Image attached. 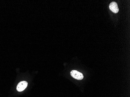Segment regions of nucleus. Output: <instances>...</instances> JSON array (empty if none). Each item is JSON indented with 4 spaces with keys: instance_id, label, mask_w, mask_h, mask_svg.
Returning <instances> with one entry per match:
<instances>
[{
    "instance_id": "nucleus-3",
    "label": "nucleus",
    "mask_w": 130,
    "mask_h": 97,
    "mask_svg": "<svg viewBox=\"0 0 130 97\" xmlns=\"http://www.w3.org/2000/svg\"><path fill=\"white\" fill-rule=\"evenodd\" d=\"M109 8L111 11L115 13H117L119 11L118 6L116 2H111L109 4Z\"/></svg>"
},
{
    "instance_id": "nucleus-1",
    "label": "nucleus",
    "mask_w": 130,
    "mask_h": 97,
    "mask_svg": "<svg viewBox=\"0 0 130 97\" xmlns=\"http://www.w3.org/2000/svg\"><path fill=\"white\" fill-rule=\"evenodd\" d=\"M71 75L73 78L78 80H82L84 77L82 73L75 70H73L71 71Z\"/></svg>"
},
{
    "instance_id": "nucleus-2",
    "label": "nucleus",
    "mask_w": 130,
    "mask_h": 97,
    "mask_svg": "<svg viewBox=\"0 0 130 97\" xmlns=\"http://www.w3.org/2000/svg\"><path fill=\"white\" fill-rule=\"evenodd\" d=\"M28 86V83L25 81H23L20 82L17 86V90L19 92L23 91Z\"/></svg>"
}]
</instances>
